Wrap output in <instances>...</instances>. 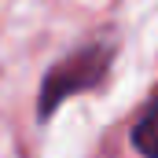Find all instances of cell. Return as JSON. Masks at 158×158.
I'll list each match as a JSON object with an SVG mask.
<instances>
[{"label":"cell","mask_w":158,"mask_h":158,"mask_svg":"<svg viewBox=\"0 0 158 158\" xmlns=\"http://www.w3.org/2000/svg\"><path fill=\"white\" fill-rule=\"evenodd\" d=\"M110 59H114V44L96 40V44L81 48V52H74V55H66L63 63H55V66L44 74V81H40L37 118H40V121L52 118V114H55V107H59L63 99H70V96H77V92L96 88L99 81L107 77Z\"/></svg>","instance_id":"6da1fadb"},{"label":"cell","mask_w":158,"mask_h":158,"mask_svg":"<svg viewBox=\"0 0 158 158\" xmlns=\"http://www.w3.org/2000/svg\"><path fill=\"white\" fill-rule=\"evenodd\" d=\"M132 147L143 158H158V92L147 103V110L140 114V121L132 125Z\"/></svg>","instance_id":"7a4b0ae2"}]
</instances>
